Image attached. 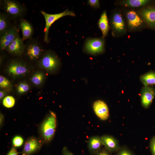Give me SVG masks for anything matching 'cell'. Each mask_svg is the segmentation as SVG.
Listing matches in <instances>:
<instances>
[{"label": "cell", "mask_w": 155, "mask_h": 155, "mask_svg": "<svg viewBox=\"0 0 155 155\" xmlns=\"http://www.w3.org/2000/svg\"><path fill=\"white\" fill-rule=\"evenodd\" d=\"M57 126L56 114L50 111L42 124L40 132L43 140L46 142L51 141L53 138Z\"/></svg>", "instance_id": "cell-1"}, {"label": "cell", "mask_w": 155, "mask_h": 155, "mask_svg": "<svg viewBox=\"0 0 155 155\" xmlns=\"http://www.w3.org/2000/svg\"><path fill=\"white\" fill-rule=\"evenodd\" d=\"M40 12L44 16L45 21L44 40L46 43L49 41L48 36L49 28L55 21L65 16H75V15L74 12L68 9L62 12L54 14H49L43 11H41Z\"/></svg>", "instance_id": "cell-2"}, {"label": "cell", "mask_w": 155, "mask_h": 155, "mask_svg": "<svg viewBox=\"0 0 155 155\" xmlns=\"http://www.w3.org/2000/svg\"><path fill=\"white\" fill-rule=\"evenodd\" d=\"M104 42L102 38H88L86 40L83 47L84 51L92 55H96L103 52Z\"/></svg>", "instance_id": "cell-3"}, {"label": "cell", "mask_w": 155, "mask_h": 155, "mask_svg": "<svg viewBox=\"0 0 155 155\" xmlns=\"http://www.w3.org/2000/svg\"><path fill=\"white\" fill-rule=\"evenodd\" d=\"M3 8L7 14L13 17L20 16L24 11V8L20 4L11 0L4 1Z\"/></svg>", "instance_id": "cell-4"}, {"label": "cell", "mask_w": 155, "mask_h": 155, "mask_svg": "<svg viewBox=\"0 0 155 155\" xmlns=\"http://www.w3.org/2000/svg\"><path fill=\"white\" fill-rule=\"evenodd\" d=\"M40 63L44 68L51 71H53L59 66L60 61L56 55L52 53L49 52L42 57Z\"/></svg>", "instance_id": "cell-5"}, {"label": "cell", "mask_w": 155, "mask_h": 155, "mask_svg": "<svg viewBox=\"0 0 155 155\" xmlns=\"http://www.w3.org/2000/svg\"><path fill=\"white\" fill-rule=\"evenodd\" d=\"M18 35V30L15 27H12L7 30L1 36V49H7L12 41Z\"/></svg>", "instance_id": "cell-6"}, {"label": "cell", "mask_w": 155, "mask_h": 155, "mask_svg": "<svg viewBox=\"0 0 155 155\" xmlns=\"http://www.w3.org/2000/svg\"><path fill=\"white\" fill-rule=\"evenodd\" d=\"M94 111L97 117L100 119L105 121L109 117V112L108 107L103 101L98 100L96 101L93 106Z\"/></svg>", "instance_id": "cell-7"}, {"label": "cell", "mask_w": 155, "mask_h": 155, "mask_svg": "<svg viewBox=\"0 0 155 155\" xmlns=\"http://www.w3.org/2000/svg\"><path fill=\"white\" fill-rule=\"evenodd\" d=\"M155 96V89L145 86L142 89L141 94V102L145 108H148L151 104Z\"/></svg>", "instance_id": "cell-8"}, {"label": "cell", "mask_w": 155, "mask_h": 155, "mask_svg": "<svg viewBox=\"0 0 155 155\" xmlns=\"http://www.w3.org/2000/svg\"><path fill=\"white\" fill-rule=\"evenodd\" d=\"M100 137L102 145L111 152H117L120 148L118 142L114 137L107 135Z\"/></svg>", "instance_id": "cell-9"}, {"label": "cell", "mask_w": 155, "mask_h": 155, "mask_svg": "<svg viewBox=\"0 0 155 155\" xmlns=\"http://www.w3.org/2000/svg\"><path fill=\"white\" fill-rule=\"evenodd\" d=\"M40 142L35 137H31L26 142L23 148L25 155H30L37 151L41 147Z\"/></svg>", "instance_id": "cell-10"}, {"label": "cell", "mask_w": 155, "mask_h": 155, "mask_svg": "<svg viewBox=\"0 0 155 155\" xmlns=\"http://www.w3.org/2000/svg\"><path fill=\"white\" fill-rule=\"evenodd\" d=\"M24 49L25 46L23 40L18 35L8 46L7 49L11 53L20 55L22 53Z\"/></svg>", "instance_id": "cell-11"}, {"label": "cell", "mask_w": 155, "mask_h": 155, "mask_svg": "<svg viewBox=\"0 0 155 155\" xmlns=\"http://www.w3.org/2000/svg\"><path fill=\"white\" fill-rule=\"evenodd\" d=\"M27 69L26 66L20 62L13 61L11 62L8 68L9 72L14 75L23 74L26 72Z\"/></svg>", "instance_id": "cell-12"}, {"label": "cell", "mask_w": 155, "mask_h": 155, "mask_svg": "<svg viewBox=\"0 0 155 155\" xmlns=\"http://www.w3.org/2000/svg\"><path fill=\"white\" fill-rule=\"evenodd\" d=\"M111 23L115 31L122 32L125 31V24L122 17L120 13H116L113 14L111 18Z\"/></svg>", "instance_id": "cell-13"}, {"label": "cell", "mask_w": 155, "mask_h": 155, "mask_svg": "<svg viewBox=\"0 0 155 155\" xmlns=\"http://www.w3.org/2000/svg\"><path fill=\"white\" fill-rule=\"evenodd\" d=\"M126 16L128 25L130 28H136L142 24V19L133 11H128L127 13Z\"/></svg>", "instance_id": "cell-14"}, {"label": "cell", "mask_w": 155, "mask_h": 155, "mask_svg": "<svg viewBox=\"0 0 155 155\" xmlns=\"http://www.w3.org/2000/svg\"><path fill=\"white\" fill-rule=\"evenodd\" d=\"M27 54L31 59L38 58L41 54L42 50L38 43L33 42L29 43L27 48Z\"/></svg>", "instance_id": "cell-15"}, {"label": "cell", "mask_w": 155, "mask_h": 155, "mask_svg": "<svg viewBox=\"0 0 155 155\" xmlns=\"http://www.w3.org/2000/svg\"><path fill=\"white\" fill-rule=\"evenodd\" d=\"M140 14L146 22L152 27H155V8L150 7L145 9Z\"/></svg>", "instance_id": "cell-16"}, {"label": "cell", "mask_w": 155, "mask_h": 155, "mask_svg": "<svg viewBox=\"0 0 155 155\" xmlns=\"http://www.w3.org/2000/svg\"><path fill=\"white\" fill-rule=\"evenodd\" d=\"M102 145L101 137L97 136L90 137L88 142V148L91 154H94L101 149Z\"/></svg>", "instance_id": "cell-17"}, {"label": "cell", "mask_w": 155, "mask_h": 155, "mask_svg": "<svg viewBox=\"0 0 155 155\" xmlns=\"http://www.w3.org/2000/svg\"><path fill=\"white\" fill-rule=\"evenodd\" d=\"M20 26L21 29L23 40L30 38L33 33V28L31 24L27 21L23 20L20 22Z\"/></svg>", "instance_id": "cell-18"}, {"label": "cell", "mask_w": 155, "mask_h": 155, "mask_svg": "<svg viewBox=\"0 0 155 155\" xmlns=\"http://www.w3.org/2000/svg\"><path fill=\"white\" fill-rule=\"evenodd\" d=\"M98 24L102 31L103 37H105L107 35L109 29L108 19L105 11H104L101 15Z\"/></svg>", "instance_id": "cell-19"}, {"label": "cell", "mask_w": 155, "mask_h": 155, "mask_svg": "<svg viewBox=\"0 0 155 155\" xmlns=\"http://www.w3.org/2000/svg\"><path fill=\"white\" fill-rule=\"evenodd\" d=\"M141 82L145 86L155 84V72H150L142 75Z\"/></svg>", "instance_id": "cell-20"}, {"label": "cell", "mask_w": 155, "mask_h": 155, "mask_svg": "<svg viewBox=\"0 0 155 155\" xmlns=\"http://www.w3.org/2000/svg\"><path fill=\"white\" fill-rule=\"evenodd\" d=\"M147 0H127L123 1V3L126 6L132 7H138L147 4Z\"/></svg>", "instance_id": "cell-21"}, {"label": "cell", "mask_w": 155, "mask_h": 155, "mask_svg": "<svg viewBox=\"0 0 155 155\" xmlns=\"http://www.w3.org/2000/svg\"><path fill=\"white\" fill-rule=\"evenodd\" d=\"M8 22L6 16L2 13L0 15V36L8 28Z\"/></svg>", "instance_id": "cell-22"}, {"label": "cell", "mask_w": 155, "mask_h": 155, "mask_svg": "<svg viewBox=\"0 0 155 155\" xmlns=\"http://www.w3.org/2000/svg\"><path fill=\"white\" fill-rule=\"evenodd\" d=\"M44 79L43 74L40 72L36 73L32 76L31 79L32 82L34 84L38 85L40 84L42 82Z\"/></svg>", "instance_id": "cell-23"}, {"label": "cell", "mask_w": 155, "mask_h": 155, "mask_svg": "<svg viewBox=\"0 0 155 155\" xmlns=\"http://www.w3.org/2000/svg\"><path fill=\"white\" fill-rule=\"evenodd\" d=\"M3 103L5 107L8 108H11L15 104V100L12 96H7L3 99Z\"/></svg>", "instance_id": "cell-24"}, {"label": "cell", "mask_w": 155, "mask_h": 155, "mask_svg": "<svg viewBox=\"0 0 155 155\" xmlns=\"http://www.w3.org/2000/svg\"><path fill=\"white\" fill-rule=\"evenodd\" d=\"M10 83L8 80L4 77L0 76V86L3 89H6L10 86Z\"/></svg>", "instance_id": "cell-25"}, {"label": "cell", "mask_w": 155, "mask_h": 155, "mask_svg": "<svg viewBox=\"0 0 155 155\" xmlns=\"http://www.w3.org/2000/svg\"><path fill=\"white\" fill-rule=\"evenodd\" d=\"M23 142V139L22 137L17 136L13 138L12 143L14 147H19L22 145Z\"/></svg>", "instance_id": "cell-26"}, {"label": "cell", "mask_w": 155, "mask_h": 155, "mask_svg": "<svg viewBox=\"0 0 155 155\" xmlns=\"http://www.w3.org/2000/svg\"><path fill=\"white\" fill-rule=\"evenodd\" d=\"M29 89L28 85L25 83H21L19 84L17 88L18 92L20 93H23L27 91Z\"/></svg>", "instance_id": "cell-27"}, {"label": "cell", "mask_w": 155, "mask_h": 155, "mask_svg": "<svg viewBox=\"0 0 155 155\" xmlns=\"http://www.w3.org/2000/svg\"><path fill=\"white\" fill-rule=\"evenodd\" d=\"M116 155H135L129 149L125 148H120Z\"/></svg>", "instance_id": "cell-28"}, {"label": "cell", "mask_w": 155, "mask_h": 155, "mask_svg": "<svg viewBox=\"0 0 155 155\" xmlns=\"http://www.w3.org/2000/svg\"><path fill=\"white\" fill-rule=\"evenodd\" d=\"M150 147L152 155H155V135L150 140Z\"/></svg>", "instance_id": "cell-29"}, {"label": "cell", "mask_w": 155, "mask_h": 155, "mask_svg": "<svg viewBox=\"0 0 155 155\" xmlns=\"http://www.w3.org/2000/svg\"><path fill=\"white\" fill-rule=\"evenodd\" d=\"M88 4L91 7L94 8H98L100 6L99 1L98 0H89Z\"/></svg>", "instance_id": "cell-30"}, {"label": "cell", "mask_w": 155, "mask_h": 155, "mask_svg": "<svg viewBox=\"0 0 155 155\" xmlns=\"http://www.w3.org/2000/svg\"><path fill=\"white\" fill-rule=\"evenodd\" d=\"M111 153L104 148L101 149L94 155H112Z\"/></svg>", "instance_id": "cell-31"}, {"label": "cell", "mask_w": 155, "mask_h": 155, "mask_svg": "<svg viewBox=\"0 0 155 155\" xmlns=\"http://www.w3.org/2000/svg\"><path fill=\"white\" fill-rule=\"evenodd\" d=\"M62 155H74L67 149L66 147H64L62 151Z\"/></svg>", "instance_id": "cell-32"}, {"label": "cell", "mask_w": 155, "mask_h": 155, "mask_svg": "<svg viewBox=\"0 0 155 155\" xmlns=\"http://www.w3.org/2000/svg\"><path fill=\"white\" fill-rule=\"evenodd\" d=\"M16 150L14 147L12 148L7 155H18Z\"/></svg>", "instance_id": "cell-33"}, {"label": "cell", "mask_w": 155, "mask_h": 155, "mask_svg": "<svg viewBox=\"0 0 155 155\" xmlns=\"http://www.w3.org/2000/svg\"><path fill=\"white\" fill-rule=\"evenodd\" d=\"M5 92L3 91H0V98L2 99L5 95Z\"/></svg>", "instance_id": "cell-34"}, {"label": "cell", "mask_w": 155, "mask_h": 155, "mask_svg": "<svg viewBox=\"0 0 155 155\" xmlns=\"http://www.w3.org/2000/svg\"><path fill=\"white\" fill-rule=\"evenodd\" d=\"M3 117L2 114H0V124H2L3 121Z\"/></svg>", "instance_id": "cell-35"}, {"label": "cell", "mask_w": 155, "mask_h": 155, "mask_svg": "<svg viewBox=\"0 0 155 155\" xmlns=\"http://www.w3.org/2000/svg\"><path fill=\"white\" fill-rule=\"evenodd\" d=\"M22 155H25V154L24 153H23V154Z\"/></svg>", "instance_id": "cell-36"}]
</instances>
